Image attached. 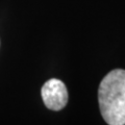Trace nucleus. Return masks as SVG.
I'll list each match as a JSON object with an SVG mask.
<instances>
[{"mask_svg":"<svg viewBox=\"0 0 125 125\" xmlns=\"http://www.w3.org/2000/svg\"><path fill=\"white\" fill-rule=\"evenodd\" d=\"M42 98L47 108L61 111L68 102V91L60 79H49L42 88Z\"/></svg>","mask_w":125,"mask_h":125,"instance_id":"obj_2","label":"nucleus"},{"mask_svg":"<svg viewBox=\"0 0 125 125\" xmlns=\"http://www.w3.org/2000/svg\"><path fill=\"white\" fill-rule=\"evenodd\" d=\"M98 102L108 125H125V70L115 69L99 84Z\"/></svg>","mask_w":125,"mask_h":125,"instance_id":"obj_1","label":"nucleus"}]
</instances>
